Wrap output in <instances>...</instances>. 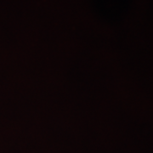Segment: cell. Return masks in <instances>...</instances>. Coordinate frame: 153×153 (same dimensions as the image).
<instances>
[]
</instances>
